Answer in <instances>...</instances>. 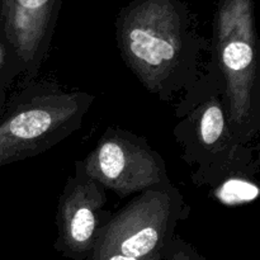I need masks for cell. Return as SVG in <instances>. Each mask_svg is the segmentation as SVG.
I'll list each match as a JSON object with an SVG mask.
<instances>
[{
	"instance_id": "cell-1",
	"label": "cell",
	"mask_w": 260,
	"mask_h": 260,
	"mask_svg": "<svg viewBox=\"0 0 260 260\" xmlns=\"http://www.w3.org/2000/svg\"><path fill=\"white\" fill-rule=\"evenodd\" d=\"M116 40L127 68L161 102L192 90L206 73L205 53L211 52L182 0H131L117 15Z\"/></svg>"
},
{
	"instance_id": "cell-2",
	"label": "cell",
	"mask_w": 260,
	"mask_h": 260,
	"mask_svg": "<svg viewBox=\"0 0 260 260\" xmlns=\"http://www.w3.org/2000/svg\"><path fill=\"white\" fill-rule=\"evenodd\" d=\"M179 118L173 129L180 157L193 168L197 187H213L234 174L255 175L259 160L251 145L243 144L229 122L222 81L212 56L206 73L175 108Z\"/></svg>"
},
{
	"instance_id": "cell-3",
	"label": "cell",
	"mask_w": 260,
	"mask_h": 260,
	"mask_svg": "<svg viewBox=\"0 0 260 260\" xmlns=\"http://www.w3.org/2000/svg\"><path fill=\"white\" fill-rule=\"evenodd\" d=\"M95 96L48 79H24L0 117V167L43 154L81 127Z\"/></svg>"
},
{
	"instance_id": "cell-4",
	"label": "cell",
	"mask_w": 260,
	"mask_h": 260,
	"mask_svg": "<svg viewBox=\"0 0 260 260\" xmlns=\"http://www.w3.org/2000/svg\"><path fill=\"white\" fill-rule=\"evenodd\" d=\"M211 56L222 81L229 122L243 144L260 131V74L255 0H220Z\"/></svg>"
},
{
	"instance_id": "cell-5",
	"label": "cell",
	"mask_w": 260,
	"mask_h": 260,
	"mask_svg": "<svg viewBox=\"0 0 260 260\" xmlns=\"http://www.w3.org/2000/svg\"><path fill=\"white\" fill-rule=\"evenodd\" d=\"M190 215V206L175 185L139 193L99 230L88 260L108 254L140 260H164V251L179 222Z\"/></svg>"
},
{
	"instance_id": "cell-6",
	"label": "cell",
	"mask_w": 260,
	"mask_h": 260,
	"mask_svg": "<svg viewBox=\"0 0 260 260\" xmlns=\"http://www.w3.org/2000/svg\"><path fill=\"white\" fill-rule=\"evenodd\" d=\"M78 164L107 192L121 198L172 184L161 155L145 137L119 127H108Z\"/></svg>"
},
{
	"instance_id": "cell-7",
	"label": "cell",
	"mask_w": 260,
	"mask_h": 260,
	"mask_svg": "<svg viewBox=\"0 0 260 260\" xmlns=\"http://www.w3.org/2000/svg\"><path fill=\"white\" fill-rule=\"evenodd\" d=\"M106 203L107 190L75 161V173L66 180L56 208L55 250L71 260H88L99 230L112 216Z\"/></svg>"
},
{
	"instance_id": "cell-8",
	"label": "cell",
	"mask_w": 260,
	"mask_h": 260,
	"mask_svg": "<svg viewBox=\"0 0 260 260\" xmlns=\"http://www.w3.org/2000/svg\"><path fill=\"white\" fill-rule=\"evenodd\" d=\"M62 0H0V23L24 68V79L38 76L46 61Z\"/></svg>"
},
{
	"instance_id": "cell-9",
	"label": "cell",
	"mask_w": 260,
	"mask_h": 260,
	"mask_svg": "<svg viewBox=\"0 0 260 260\" xmlns=\"http://www.w3.org/2000/svg\"><path fill=\"white\" fill-rule=\"evenodd\" d=\"M211 188V196L226 207L250 205L258 200L260 194L258 180L251 174L230 175Z\"/></svg>"
},
{
	"instance_id": "cell-10",
	"label": "cell",
	"mask_w": 260,
	"mask_h": 260,
	"mask_svg": "<svg viewBox=\"0 0 260 260\" xmlns=\"http://www.w3.org/2000/svg\"><path fill=\"white\" fill-rule=\"evenodd\" d=\"M19 75L24 76L22 60L0 23V91L8 93L9 86Z\"/></svg>"
},
{
	"instance_id": "cell-11",
	"label": "cell",
	"mask_w": 260,
	"mask_h": 260,
	"mask_svg": "<svg viewBox=\"0 0 260 260\" xmlns=\"http://www.w3.org/2000/svg\"><path fill=\"white\" fill-rule=\"evenodd\" d=\"M164 260H207L190 243L175 234L164 251Z\"/></svg>"
},
{
	"instance_id": "cell-12",
	"label": "cell",
	"mask_w": 260,
	"mask_h": 260,
	"mask_svg": "<svg viewBox=\"0 0 260 260\" xmlns=\"http://www.w3.org/2000/svg\"><path fill=\"white\" fill-rule=\"evenodd\" d=\"M96 260H140V259H135V258H129V256L118 255V254H108V255H104V256H102V258H99ZM154 260H159V259H154Z\"/></svg>"
},
{
	"instance_id": "cell-13",
	"label": "cell",
	"mask_w": 260,
	"mask_h": 260,
	"mask_svg": "<svg viewBox=\"0 0 260 260\" xmlns=\"http://www.w3.org/2000/svg\"><path fill=\"white\" fill-rule=\"evenodd\" d=\"M7 102H8V93H5V91H0V117H2V114L4 113L5 107H7Z\"/></svg>"
}]
</instances>
